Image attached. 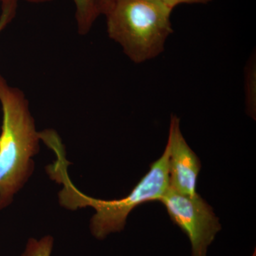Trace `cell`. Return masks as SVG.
<instances>
[{
	"mask_svg": "<svg viewBox=\"0 0 256 256\" xmlns=\"http://www.w3.org/2000/svg\"><path fill=\"white\" fill-rule=\"evenodd\" d=\"M53 246L54 238L50 236H46L40 240L28 239L22 256H50Z\"/></svg>",
	"mask_w": 256,
	"mask_h": 256,
	"instance_id": "ba28073f",
	"label": "cell"
},
{
	"mask_svg": "<svg viewBox=\"0 0 256 256\" xmlns=\"http://www.w3.org/2000/svg\"><path fill=\"white\" fill-rule=\"evenodd\" d=\"M159 202L173 223L188 236L192 256H206L207 250L222 228L212 207L198 194L188 196L168 188Z\"/></svg>",
	"mask_w": 256,
	"mask_h": 256,
	"instance_id": "277c9868",
	"label": "cell"
},
{
	"mask_svg": "<svg viewBox=\"0 0 256 256\" xmlns=\"http://www.w3.org/2000/svg\"><path fill=\"white\" fill-rule=\"evenodd\" d=\"M76 20L79 34L86 35L92 30L96 18L100 16L96 0H74Z\"/></svg>",
	"mask_w": 256,
	"mask_h": 256,
	"instance_id": "8992f818",
	"label": "cell"
},
{
	"mask_svg": "<svg viewBox=\"0 0 256 256\" xmlns=\"http://www.w3.org/2000/svg\"><path fill=\"white\" fill-rule=\"evenodd\" d=\"M116 0H96L100 14L106 15L110 11Z\"/></svg>",
	"mask_w": 256,
	"mask_h": 256,
	"instance_id": "8fae6325",
	"label": "cell"
},
{
	"mask_svg": "<svg viewBox=\"0 0 256 256\" xmlns=\"http://www.w3.org/2000/svg\"><path fill=\"white\" fill-rule=\"evenodd\" d=\"M171 10L152 0H116L106 15L108 36L132 62L152 60L173 32Z\"/></svg>",
	"mask_w": 256,
	"mask_h": 256,
	"instance_id": "3957f363",
	"label": "cell"
},
{
	"mask_svg": "<svg viewBox=\"0 0 256 256\" xmlns=\"http://www.w3.org/2000/svg\"><path fill=\"white\" fill-rule=\"evenodd\" d=\"M254 256H255V255H254Z\"/></svg>",
	"mask_w": 256,
	"mask_h": 256,
	"instance_id": "4fadbf2b",
	"label": "cell"
},
{
	"mask_svg": "<svg viewBox=\"0 0 256 256\" xmlns=\"http://www.w3.org/2000/svg\"><path fill=\"white\" fill-rule=\"evenodd\" d=\"M4 1V0H0V2ZM28 2L35 3V4H40V3L48 2L53 1V0H24Z\"/></svg>",
	"mask_w": 256,
	"mask_h": 256,
	"instance_id": "7c38bea8",
	"label": "cell"
},
{
	"mask_svg": "<svg viewBox=\"0 0 256 256\" xmlns=\"http://www.w3.org/2000/svg\"><path fill=\"white\" fill-rule=\"evenodd\" d=\"M44 143L55 153L56 159L46 166V173L52 180L63 186L58 192L60 206L76 210L92 207L95 214L90 220V232L94 237L102 240L107 236L124 230L128 215L142 204L159 201L169 188L170 146L166 143L164 152L150 164L148 172L133 188L132 192L120 200H102L82 193L72 182L68 173L70 162L58 133L52 132L44 138Z\"/></svg>",
	"mask_w": 256,
	"mask_h": 256,
	"instance_id": "6da1fadb",
	"label": "cell"
},
{
	"mask_svg": "<svg viewBox=\"0 0 256 256\" xmlns=\"http://www.w3.org/2000/svg\"><path fill=\"white\" fill-rule=\"evenodd\" d=\"M18 0H4L2 2L0 14V33L14 20L18 10Z\"/></svg>",
	"mask_w": 256,
	"mask_h": 256,
	"instance_id": "9c48e42d",
	"label": "cell"
},
{
	"mask_svg": "<svg viewBox=\"0 0 256 256\" xmlns=\"http://www.w3.org/2000/svg\"><path fill=\"white\" fill-rule=\"evenodd\" d=\"M246 107L248 116L256 118V55L252 56L245 67Z\"/></svg>",
	"mask_w": 256,
	"mask_h": 256,
	"instance_id": "52a82bcc",
	"label": "cell"
},
{
	"mask_svg": "<svg viewBox=\"0 0 256 256\" xmlns=\"http://www.w3.org/2000/svg\"><path fill=\"white\" fill-rule=\"evenodd\" d=\"M0 210L11 205L15 195L34 172L33 158L41 141L24 92L11 86L0 74Z\"/></svg>",
	"mask_w": 256,
	"mask_h": 256,
	"instance_id": "7a4b0ae2",
	"label": "cell"
},
{
	"mask_svg": "<svg viewBox=\"0 0 256 256\" xmlns=\"http://www.w3.org/2000/svg\"><path fill=\"white\" fill-rule=\"evenodd\" d=\"M169 188L188 195H196L197 180L201 170V162L188 146L180 130V120L172 114L170 121Z\"/></svg>",
	"mask_w": 256,
	"mask_h": 256,
	"instance_id": "5b68a950",
	"label": "cell"
},
{
	"mask_svg": "<svg viewBox=\"0 0 256 256\" xmlns=\"http://www.w3.org/2000/svg\"><path fill=\"white\" fill-rule=\"evenodd\" d=\"M152 1L158 3L172 12V10L180 4H208L213 0H152Z\"/></svg>",
	"mask_w": 256,
	"mask_h": 256,
	"instance_id": "30bf717a",
	"label": "cell"
}]
</instances>
